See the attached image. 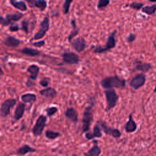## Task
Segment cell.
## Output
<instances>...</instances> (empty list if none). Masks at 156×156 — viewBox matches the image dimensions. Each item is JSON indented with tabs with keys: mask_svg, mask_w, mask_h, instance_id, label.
<instances>
[{
	"mask_svg": "<svg viewBox=\"0 0 156 156\" xmlns=\"http://www.w3.org/2000/svg\"><path fill=\"white\" fill-rule=\"evenodd\" d=\"M125 79L118 76L107 77L101 81V86L105 89H112L113 88H124L126 87Z\"/></svg>",
	"mask_w": 156,
	"mask_h": 156,
	"instance_id": "1",
	"label": "cell"
},
{
	"mask_svg": "<svg viewBox=\"0 0 156 156\" xmlns=\"http://www.w3.org/2000/svg\"><path fill=\"white\" fill-rule=\"evenodd\" d=\"M94 106V102H91L84 109L83 112V116L82 119V132H87L90 130V127L91 122L93 120V108Z\"/></svg>",
	"mask_w": 156,
	"mask_h": 156,
	"instance_id": "2",
	"label": "cell"
},
{
	"mask_svg": "<svg viewBox=\"0 0 156 156\" xmlns=\"http://www.w3.org/2000/svg\"><path fill=\"white\" fill-rule=\"evenodd\" d=\"M117 30L115 29L113 30L111 34L109 35V36L107 38L105 45L104 46H97L94 48L93 49V52L94 53H102L104 52L107 51H108L111 49H113V48L115 47L116 46V40L115 38V35L116 33Z\"/></svg>",
	"mask_w": 156,
	"mask_h": 156,
	"instance_id": "3",
	"label": "cell"
},
{
	"mask_svg": "<svg viewBox=\"0 0 156 156\" xmlns=\"http://www.w3.org/2000/svg\"><path fill=\"white\" fill-rule=\"evenodd\" d=\"M104 94L106 99V111H109L115 107L119 99V96L116 94L113 88L106 89L104 90Z\"/></svg>",
	"mask_w": 156,
	"mask_h": 156,
	"instance_id": "4",
	"label": "cell"
},
{
	"mask_svg": "<svg viewBox=\"0 0 156 156\" xmlns=\"http://www.w3.org/2000/svg\"><path fill=\"white\" fill-rule=\"evenodd\" d=\"M47 118L43 115H40L37 118L36 122L32 129V132L35 136H40L42 134L46 126Z\"/></svg>",
	"mask_w": 156,
	"mask_h": 156,
	"instance_id": "5",
	"label": "cell"
},
{
	"mask_svg": "<svg viewBox=\"0 0 156 156\" xmlns=\"http://www.w3.org/2000/svg\"><path fill=\"white\" fill-rule=\"evenodd\" d=\"M97 122L99 124L101 129L106 135H110L116 139H118L121 137V133L119 129L112 128V127L108 126L103 121H99Z\"/></svg>",
	"mask_w": 156,
	"mask_h": 156,
	"instance_id": "6",
	"label": "cell"
},
{
	"mask_svg": "<svg viewBox=\"0 0 156 156\" xmlns=\"http://www.w3.org/2000/svg\"><path fill=\"white\" fill-rule=\"evenodd\" d=\"M49 29V20L48 16H45L40 24L38 31L35 34L32 40H38L43 38Z\"/></svg>",
	"mask_w": 156,
	"mask_h": 156,
	"instance_id": "7",
	"label": "cell"
},
{
	"mask_svg": "<svg viewBox=\"0 0 156 156\" xmlns=\"http://www.w3.org/2000/svg\"><path fill=\"white\" fill-rule=\"evenodd\" d=\"M16 100L13 98L7 99L5 100L1 105V116L2 118H5L7 116L10 112V110L13 106L16 104Z\"/></svg>",
	"mask_w": 156,
	"mask_h": 156,
	"instance_id": "8",
	"label": "cell"
},
{
	"mask_svg": "<svg viewBox=\"0 0 156 156\" xmlns=\"http://www.w3.org/2000/svg\"><path fill=\"white\" fill-rule=\"evenodd\" d=\"M146 79V75L144 73H139L132 79L129 82V85L134 90H138L144 85Z\"/></svg>",
	"mask_w": 156,
	"mask_h": 156,
	"instance_id": "9",
	"label": "cell"
},
{
	"mask_svg": "<svg viewBox=\"0 0 156 156\" xmlns=\"http://www.w3.org/2000/svg\"><path fill=\"white\" fill-rule=\"evenodd\" d=\"M62 57L63 61L69 65H75L79 62V56L73 52H64Z\"/></svg>",
	"mask_w": 156,
	"mask_h": 156,
	"instance_id": "10",
	"label": "cell"
},
{
	"mask_svg": "<svg viewBox=\"0 0 156 156\" xmlns=\"http://www.w3.org/2000/svg\"><path fill=\"white\" fill-rule=\"evenodd\" d=\"M72 47L77 52H81L86 48V41L83 37H78L72 40L71 42Z\"/></svg>",
	"mask_w": 156,
	"mask_h": 156,
	"instance_id": "11",
	"label": "cell"
},
{
	"mask_svg": "<svg viewBox=\"0 0 156 156\" xmlns=\"http://www.w3.org/2000/svg\"><path fill=\"white\" fill-rule=\"evenodd\" d=\"M102 135V133L101 132V128L99 124L97 122L93 127V133H91L90 132H87L85 134V137L88 140H93L95 138H101Z\"/></svg>",
	"mask_w": 156,
	"mask_h": 156,
	"instance_id": "12",
	"label": "cell"
},
{
	"mask_svg": "<svg viewBox=\"0 0 156 156\" xmlns=\"http://www.w3.org/2000/svg\"><path fill=\"white\" fill-rule=\"evenodd\" d=\"M137 129V124L133 120L132 117V113H130L129 115V119L125 124L124 129L127 133H133L136 131Z\"/></svg>",
	"mask_w": 156,
	"mask_h": 156,
	"instance_id": "13",
	"label": "cell"
},
{
	"mask_svg": "<svg viewBox=\"0 0 156 156\" xmlns=\"http://www.w3.org/2000/svg\"><path fill=\"white\" fill-rule=\"evenodd\" d=\"M25 108H26V105L24 103H23V102L18 103V104L17 105L15 110V112L13 115V118L15 121L20 120L23 117L24 113Z\"/></svg>",
	"mask_w": 156,
	"mask_h": 156,
	"instance_id": "14",
	"label": "cell"
},
{
	"mask_svg": "<svg viewBox=\"0 0 156 156\" xmlns=\"http://www.w3.org/2000/svg\"><path fill=\"white\" fill-rule=\"evenodd\" d=\"M135 69H136V71H140L143 73L147 72L152 68V65L149 63L136 61L135 62Z\"/></svg>",
	"mask_w": 156,
	"mask_h": 156,
	"instance_id": "15",
	"label": "cell"
},
{
	"mask_svg": "<svg viewBox=\"0 0 156 156\" xmlns=\"http://www.w3.org/2000/svg\"><path fill=\"white\" fill-rule=\"evenodd\" d=\"M65 115L73 122L76 123L78 121V113L73 107L67 108L65 112Z\"/></svg>",
	"mask_w": 156,
	"mask_h": 156,
	"instance_id": "16",
	"label": "cell"
},
{
	"mask_svg": "<svg viewBox=\"0 0 156 156\" xmlns=\"http://www.w3.org/2000/svg\"><path fill=\"white\" fill-rule=\"evenodd\" d=\"M21 42V41L20 40L12 36H8L3 40V43L5 45L12 48H15L19 46Z\"/></svg>",
	"mask_w": 156,
	"mask_h": 156,
	"instance_id": "17",
	"label": "cell"
},
{
	"mask_svg": "<svg viewBox=\"0 0 156 156\" xmlns=\"http://www.w3.org/2000/svg\"><path fill=\"white\" fill-rule=\"evenodd\" d=\"M40 94L44 97L50 98L51 99L54 98L57 95V91L55 88L52 87H48L39 91Z\"/></svg>",
	"mask_w": 156,
	"mask_h": 156,
	"instance_id": "18",
	"label": "cell"
},
{
	"mask_svg": "<svg viewBox=\"0 0 156 156\" xmlns=\"http://www.w3.org/2000/svg\"><path fill=\"white\" fill-rule=\"evenodd\" d=\"M101 153V150L98 144L96 143V141H94V145L88 151V152L84 153L85 156H99Z\"/></svg>",
	"mask_w": 156,
	"mask_h": 156,
	"instance_id": "19",
	"label": "cell"
},
{
	"mask_svg": "<svg viewBox=\"0 0 156 156\" xmlns=\"http://www.w3.org/2000/svg\"><path fill=\"white\" fill-rule=\"evenodd\" d=\"M27 71L30 74L29 78L32 80H36L40 71V68L36 65H31L27 68Z\"/></svg>",
	"mask_w": 156,
	"mask_h": 156,
	"instance_id": "20",
	"label": "cell"
},
{
	"mask_svg": "<svg viewBox=\"0 0 156 156\" xmlns=\"http://www.w3.org/2000/svg\"><path fill=\"white\" fill-rule=\"evenodd\" d=\"M20 52L22 53L24 55L30 56V57H35L37 55H38L40 53V51L36 49H33L31 48H28V47H24L23 49H21Z\"/></svg>",
	"mask_w": 156,
	"mask_h": 156,
	"instance_id": "21",
	"label": "cell"
},
{
	"mask_svg": "<svg viewBox=\"0 0 156 156\" xmlns=\"http://www.w3.org/2000/svg\"><path fill=\"white\" fill-rule=\"evenodd\" d=\"M36 95L34 93H25L21 95V100L23 102L24 104L29 103V104H33L36 101Z\"/></svg>",
	"mask_w": 156,
	"mask_h": 156,
	"instance_id": "22",
	"label": "cell"
},
{
	"mask_svg": "<svg viewBox=\"0 0 156 156\" xmlns=\"http://www.w3.org/2000/svg\"><path fill=\"white\" fill-rule=\"evenodd\" d=\"M35 151H36V149L35 148L32 147L27 144H24V145L22 146L21 147H19L17 149L16 152L19 155H24L27 153H32V152H35Z\"/></svg>",
	"mask_w": 156,
	"mask_h": 156,
	"instance_id": "23",
	"label": "cell"
},
{
	"mask_svg": "<svg viewBox=\"0 0 156 156\" xmlns=\"http://www.w3.org/2000/svg\"><path fill=\"white\" fill-rule=\"evenodd\" d=\"M10 4L13 6L15 8L21 10V11H26L27 9V7L24 1H16L15 0H10Z\"/></svg>",
	"mask_w": 156,
	"mask_h": 156,
	"instance_id": "24",
	"label": "cell"
},
{
	"mask_svg": "<svg viewBox=\"0 0 156 156\" xmlns=\"http://www.w3.org/2000/svg\"><path fill=\"white\" fill-rule=\"evenodd\" d=\"M71 26L73 27V30L70 32L68 37V41L69 42H71L72 40H73V38L75 37L79 33V28L77 27L76 26V21L74 19H72L71 21Z\"/></svg>",
	"mask_w": 156,
	"mask_h": 156,
	"instance_id": "25",
	"label": "cell"
},
{
	"mask_svg": "<svg viewBox=\"0 0 156 156\" xmlns=\"http://www.w3.org/2000/svg\"><path fill=\"white\" fill-rule=\"evenodd\" d=\"M23 15V13H8L5 16V19L10 24H12L13 22L20 20Z\"/></svg>",
	"mask_w": 156,
	"mask_h": 156,
	"instance_id": "26",
	"label": "cell"
},
{
	"mask_svg": "<svg viewBox=\"0 0 156 156\" xmlns=\"http://www.w3.org/2000/svg\"><path fill=\"white\" fill-rule=\"evenodd\" d=\"M29 3H33L34 7L38 8L41 11H43L47 7V2L44 0H37V1H27Z\"/></svg>",
	"mask_w": 156,
	"mask_h": 156,
	"instance_id": "27",
	"label": "cell"
},
{
	"mask_svg": "<svg viewBox=\"0 0 156 156\" xmlns=\"http://www.w3.org/2000/svg\"><path fill=\"white\" fill-rule=\"evenodd\" d=\"M141 12L148 15L154 14L156 12V4H154L152 5L144 6L141 9Z\"/></svg>",
	"mask_w": 156,
	"mask_h": 156,
	"instance_id": "28",
	"label": "cell"
},
{
	"mask_svg": "<svg viewBox=\"0 0 156 156\" xmlns=\"http://www.w3.org/2000/svg\"><path fill=\"white\" fill-rule=\"evenodd\" d=\"M44 134L46 137L49 140H55L60 136V133L59 132H54L49 130H46Z\"/></svg>",
	"mask_w": 156,
	"mask_h": 156,
	"instance_id": "29",
	"label": "cell"
},
{
	"mask_svg": "<svg viewBox=\"0 0 156 156\" xmlns=\"http://www.w3.org/2000/svg\"><path fill=\"white\" fill-rule=\"evenodd\" d=\"M73 2L72 0H65L63 4V12L65 15L69 13L71 4Z\"/></svg>",
	"mask_w": 156,
	"mask_h": 156,
	"instance_id": "30",
	"label": "cell"
},
{
	"mask_svg": "<svg viewBox=\"0 0 156 156\" xmlns=\"http://www.w3.org/2000/svg\"><path fill=\"white\" fill-rule=\"evenodd\" d=\"M144 4L141 2H132L128 4V6L133 9H135L136 10H139L140 9H142V8L144 7L143 6Z\"/></svg>",
	"mask_w": 156,
	"mask_h": 156,
	"instance_id": "31",
	"label": "cell"
},
{
	"mask_svg": "<svg viewBox=\"0 0 156 156\" xmlns=\"http://www.w3.org/2000/svg\"><path fill=\"white\" fill-rule=\"evenodd\" d=\"M109 4H110V1L109 0H99L98 2V4H97V8L99 9L105 8Z\"/></svg>",
	"mask_w": 156,
	"mask_h": 156,
	"instance_id": "32",
	"label": "cell"
},
{
	"mask_svg": "<svg viewBox=\"0 0 156 156\" xmlns=\"http://www.w3.org/2000/svg\"><path fill=\"white\" fill-rule=\"evenodd\" d=\"M58 111V108L56 107H50L46 109V112L47 113V115L48 116H51L55 114Z\"/></svg>",
	"mask_w": 156,
	"mask_h": 156,
	"instance_id": "33",
	"label": "cell"
},
{
	"mask_svg": "<svg viewBox=\"0 0 156 156\" xmlns=\"http://www.w3.org/2000/svg\"><path fill=\"white\" fill-rule=\"evenodd\" d=\"M21 29L26 33L29 32V22L26 20H23L21 21Z\"/></svg>",
	"mask_w": 156,
	"mask_h": 156,
	"instance_id": "34",
	"label": "cell"
},
{
	"mask_svg": "<svg viewBox=\"0 0 156 156\" xmlns=\"http://www.w3.org/2000/svg\"><path fill=\"white\" fill-rule=\"evenodd\" d=\"M136 34H133V33H130V34H129L128 35V36L127 37L126 40H127V43H130L133 42V41L136 39Z\"/></svg>",
	"mask_w": 156,
	"mask_h": 156,
	"instance_id": "35",
	"label": "cell"
},
{
	"mask_svg": "<svg viewBox=\"0 0 156 156\" xmlns=\"http://www.w3.org/2000/svg\"><path fill=\"white\" fill-rule=\"evenodd\" d=\"M39 83L41 87L44 88L45 87L48 88V86L49 85V79L48 77H44L39 82Z\"/></svg>",
	"mask_w": 156,
	"mask_h": 156,
	"instance_id": "36",
	"label": "cell"
},
{
	"mask_svg": "<svg viewBox=\"0 0 156 156\" xmlns=\"http://www.w3.org/2000/svg\"><path fill=\"white\" fill-rule=\"evenodd\" d=\"M20 29V27L17 24H12L9 27V30L11 32H16Z\"/></svg>",
	"mask_w": 156,
	"mask_h": 156,
	"instance_id": "37",
	"label": "cell"
},
{
	"mask_svg": "<svg viewBox=\"0 0 156 156\" xmlns=\"http://www.w3.org/2000/svg\"><path fill=\"white\" fill-rule=\"evenodd\" d=\"M44 44H45V41L43 40H40V41H39L34 42V43H32V44H33L34 46L37 47V48H41V47H42L43 46H44Z\"/></svg>",
	"mask_w": 156,
	"mask_h": 156,
	"instance_id": "38",
	"label": "cell"
},
{
	"mask_svg": "<svg viewBox=\"0 0 156 156\" xmlns=\"http://www.w3.org/2000/svg\"><path fill=\"white\" fill-rule=\"evenodd\" d=\"M0 23L1 24L2 26H7L9 24H10V23L7 21L6 19H5L3 16H1L0 18Z\"/></svg>",
	"mask_w": 156,
	"mask_h": 156,
	"instance_id": "39",
	"label": "cell"
},
{
	"mask_svg": "<svg viewBox=\"0 0 156 156\" xmlns=\"http://www.w3.org/2000/svg\"><path fill=\"white\" fill-rule=\"evenodd\" d=\"M153 92L154 93H156V85H155V88H154V89L153 90Z\"/></svg>",
	"mask_w": 156,
	"mask_h": 156,
	"instance_id": "40",
	"label": "cell"
},
{
	"mask_svg": "<svg viewBox=\"0 0 156 156\" xmlns=\"http://www.w3.org/2000/svg\"><path fill=\"white\" fill-rule=\"evenodd\" d=\"M149 2H156V1H151V0H150Z\"/></svg>",
	"mask_w": 156,
	"mask_h": 156,
	"instance_id": "41",
	"label": "cell"
}]
</instances>
